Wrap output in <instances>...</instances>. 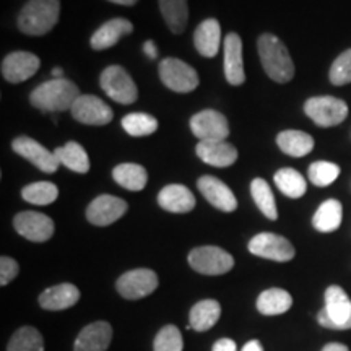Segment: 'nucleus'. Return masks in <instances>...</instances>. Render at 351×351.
I'll return each mask as SVG.
<instances>
[{"label": "nucleus", "mask_w": 351, "mask_h": 351, "mask_svg": "<svg viewBox=\"0 0 351 351\" xmlns=\"http://www.w3.org/2000/svg\"><path fill=\"white\" fill-rule=\"evenodd\" d=\"M258 57L262 67L271 80L276 83H288L295 77V64L282 39L275 34L265 33L257 41Z\"/></svg>", "instance_id": "nucleus-1"}, {"label": "nucleus", "mask_w": 351, "mask_h": 351, "mask_svg": "<svg viewBox=\"0 0 351 351\" xmlns=\"http://www.w3.org/2000/svg\"><path fill=\"white\" fill-rule=\"evenodd\" d=\"M78 96H80V90L75 83L65 78H52L33 90L29 103L39 111L60 112L72 109Z\"/></svg>", "instance_id": "nucleus-2"}, {"label": "nucleus", "mask_w": 351, "mask_h": 351, "mask_svg": "<svg viewBox=\"0 0 351 351\" xmlns=\"http://www.w3.org/2000/svg\"><path fill=\"white\" fill-rule=\"evenodd\" d=\"M60 0H28L19 15V28L29 36H43L57 25Z\"/></svg>", "instance_id": "nucleus-3"}, {"label": "nucleus", "mask_w": 351, "mask_h": 351, "mask_svg": "<svg viewBox=\"0 0 351 351\" xmlns=\"http://www.w3.org/2000/svg\"><path fill=\"white\" fill-rule=\"evenodd\" d=\"M317 320L320 326L330 330H350L351 300L343 288L332 285L326 289V307L319 311Z\"/></svg>", "instance_id": "nucleus-4"}, {"label": "nucleus", "mask_w": 351, "mask_h": 351, "mask_svg": "<svg viewBox=\"0 0 351 351\" xmlns=\"http://www.w3.org/2000/svg\"><path fill=\"white\" fill-rule=\"evenodd\" d=\"M189 265L202 275H225L234 267L231 254L217 245H202L192 249L187 257Z\"/></svg>", "instance_id": "nucleus-5"}, {"label": "nucleus", "mask_w": 351, "mask_h": 351, "mask_svg": "<svg viewBox=\"0 0 351 351\" xmlns=\"http://www.w3.org/2000/svg\"><path fill=\"white\" fill-rule=\"evenodd\" d=\"M103 91L119 104H132L138 98V90L132 77L121 65H109L99 77Z\"/></svg>", "instance_id": "nucleus-6"}, {"label": "nucleus", "mask_w": 351, "mask_h": 351, "mask_svg": "<svg viewBox=\"0 0 351 351\" xmlns=\"http://www.w3.org/2000/svg\"><path fill=\"white\" fill-rule=\"evenodd\" d=\"M304 112L320 127L339 125L348 116V104L333 96H315L306 101Z\"/></svg>", "instance_id": "nucleus-7"}, {"label": "nucleus", "mask_w": 351, "mask_h": 351, "mask_svg": "<svg viewBox=\"0 0 351 351\" xmlns=\"http://www.w3.org/2000/svg\"><path fill=\"white\" fill-rule=\"evenodd\" d=\"M160 78L169 90L176 93H191L199 86L195 69L176 57H166L160 62Z\"/></svg>", "instance_id": "nucleus-8"}, {"label": "nucleus", "mask_w": 351, "mask_h": 351, "mask_svg": "<svg viewBox=\"0 0 351 351\" xmlns=\"http://www.w3.org/2000/svg\"><path fill=\"white\" fill-rule=\"evenodd\" d=\"M158 288V275L150 269H135L125 271L116 283L117 293L125 300L135 301L152 295Z\"/></svg>", "instance_id": "nucleus-9"}, {"label": "nucleus", "mask_w": 351, "mask_h": 351, "mask_svg": "<svg viewBox=\"0 0 351 351\" xmlns=\"http://www.w3.org/2000/svg\"><path fill=\"white\" fill-rule=\"evenodd\" d=\"M249 252L275 262H289L296 254L293 244L275 232H261L254 236L249 243Z\"/></svg>", "instance_id": "nucleus-10"}, {"label": "nucleus", "mask_w": 351, "mask_h": 351, "mask_svg": "<svg viewBox=\"0 0 351 351\" xmlns=\"http://www.w3.org/2000/svg\"><path fill=\"white\" fill-rule=\"evenodd\" d=\"M191 129L200 142H223L230 135L228 119L215 109H205L192 116Z\"/></svg>", "instance_id": "nucleus-11"}, {"label": "nucleus", "mask_w": 351, "mask_h": 351, "mask_svg": "<svg viewBox=\"0 0 351 351\" xmlns=\"http://www.w3.org/2000/svg\"><path fill=\"white\" fill-rule=\"evenodd\" d=\"M73 119L86 125H106L112 121V109L93 95H80L73 103L72 109Z\"/></svg>", "instance_id": "nucleus-12"}, {"label": "nucleus", "mask_w": 351, "mask_h": 351, "mask_svg": "<svg viewBox=\"0 0 351 351\" xmlns=\"http://www.w3.org/2000/svg\"><path fill=\"white\" fill-rule=\"evenodd\" d=\"M12 148L16 155L23 156L25 160H28L29 163H33L38 169H41L43 173H56L59 168V160H57L56 153L47 150L44 145L36 142L34 138L29 137H16L12 142Z\"/></svg>", "instance_id": "nucleus-13"}, {"label": "nucleus", "mask_w": 351, "mask_h": 351, "mask_svg": "<svg viewBox=\"0 0 351 351\" xmlns=\"http://www.w3.org/2000/svg\"><path fill=\"white\" fill-rule=\"evenodd\" d=\"M16 232L33 243H46L54 234V221L47 215L38 212H21L13 219Z\"/></svg>", "instance_id": "nucleus-14"}, {"label": "nucleus", "mask_w": 351, "mask_h": 351, "mask_svg": "<svg viewBox=\"0 0 351 351\" xmlns=\"http://www.w3.org/2000/svg\"><path fill=\"white\" fill-rule=\"evenodd\" d=\"M127 212V202L114 195H99L88 205L86 219L95 226H109Z\"/></svg>", "instance_id": "nucleus-15"}, {"label": "nucleus", "mask_w": 351, "mask_h": 351, "mask_svg": "<svg viewBox=\"0 0 351 351\" xmlns=\"http://www.w3.org/2000/svg\"><path fill=\"white\" fill-rule=\"evenodd\" d=\"M41 60L33 52L15 51L2 60V77L10 83H21L38 72Z\"/></svg>", "instance_id": "nucleus-16"}, {"label": "nucleus", "mask_w": 351, "mask_h": 351, "mask_svg": "<svg viewBox=\"0 0 351 351\" xmlns=\"http://www.w3.org/2000/svg\"><path fill=\"white\" fill-rule=\"evenodd\" d=\"M197 187L202 192V195L208 200L210 205L215 208L221 210V212H234L238 208V200L232 191L226 186L225 182L219 181L218 178L213 176H202L197 181Z\"/></svg>", "instance_id": "nucleus-17"}, {"label": "nucleus", "mask_w": 351, "mask_h": 351, "mask_svg": "<svg viewBox=\"0 0 351 351\" xmlns=\"http://www.w3.org/2000/svg\"><path fill=\"white\" fill-rule=\"evenodd\" d=\"M225 51V77L232 86H239L245 82L244 60H243V41L238 33L226 34L223 41Z\"/></svg>", "instance_id": "nucleus-18"}, {"label": "nucleus", "mask_w": 351, "mask_h": 351, "mask_svg": "<svg viewBox=\"0 0 351 351\" xmlns=\"http://www.w3.org/2000/svg\"><path fill=\"white\" fill-rule=\"evenodd\" d=\"M112 340L111 324L98 320L78 333L73 351H106Z\"/></svg>", "instance_id": "nucleus-19"}, {"label": "nucleus", "mask_w": 351, "mask_h": 351, "mask_svg": "<svg viewBox=\"0 0 351 351\" xmlns=\"http://www.w3.org/2000/svg\"><path fill=\"white\" fill-rule=\"evenodd\" d=\"M134 32V25L127 19H112L99 26L90 39V46L95 51H104L116 46L122 38Z\"/></svg>", "instance_id": "nucleus-20"}, {"label": "nucleus", "mask_w": 351, "mask_h": 351, "mask_svg": "<svg viewBox=\"0 0 351 351\" xmlns=\"http://www.w3.org/2000/svg\"><path fill=\"white\" fill-rule=\"evenodd\" d=\"M197 156L204 163L215 168H226L236 163L238 160V150L231 143L223 142H199L195 147Z\"/></svg>", "instance_id": "nucleus-21"}, {"label": "nucleus", "mask_w": 351, "mask_h": 351, "mask_svg": "<svg viewBox=\"0 0 351 351\" xmlns=\"http://www.w3.org/2000/svg\"><path fill=\"white\" fill-rule=\"evenodd\" d=\"M158 205L171 213H189L195 207V197L186 186L169 184L158 194Z\"/></svg>", "instance_id": "nucleus-22"}, {"label": "nucleus", "mask_w": 351, "mask_h": 351, "mask_svg": "<svg viewBox=\"0 0 351 351\" xmlns=\"http://www.w3.org/2000/svg\"><path fill=\"white\" fill-rule=\"evenodd\" d=\"M78 300H80V291L75 285L60 283L41 293L39 306L46 311H64L75 306Z\"/></svg>", "instance_id": "nucleus-23"}, {"label": "nucleus", "mask_w": 351, "mask_h": 351, "mask_svg": "<svg viewBox=\"0 0 351 351\" xmlns=\"http://www.w3.org/2000/svg\"><path fill=\"white\" fill-rule=\"evenodd\" d=\"M194 44L200 56L208 57V59L217 56L219 44H221V26H219L218 20L208 19L202 21L195 28Z\"/></svg>", "instance_id": "nucleus-24"}, {"label": "nucleus", "mask_w": 351, "mask_h": 351, "mask_svg": "<svg viewBox=\"0 0 351 351\" xmlns=\"http://www.w3.org/2000/svg\"><path fill=\"white\" fill-rule=\"evenodd\" d=\"M221 315V306L215 300L199 301L191 309V324L189 327L195 332H207L219 320Z\"/></svg>", "instance_id": "nucleus-25"}, {"label": "nucleus", "mask_w": 351, "mask_h": 351, "mask_svg": "<svg viewBox=\"0 0 351 351\" xmlns=\"http://www.w3.org/2000/svg\"><path fill=\"white\" fill-rule=\"evenodd\" d=\"M276 145L287 155L301 158L313 152L314 138L301 130H283L276 137Z\"/></svg>", "instance_id": "nucleus-26"}, {"label": "nucleus", "mask_w": 351, "mask_h": 351, "mask_svg": "<svg viewBox=\"0 0 351 351\" xmlns=\"http://www.w3.org/2000/svg\"><path fill=\"white\" fill-rule=\"evenodd\" d=\"M293 298L282 288H270L257 298V311L263 315H280L288 313Z\"/></svg>", "instance_id": "nucleus-27"}, {"label": "nucleus", "mask_w": 351, "mask_h": 351, "mask_svg": "<svg viewBox=\"0 0 351 351\" xmlns=\"http://www.w3.org/2000/svg\"><path fill=\"white\" fill-rule=\"evenodd\" d=\"M112 178L127 191H143L148 181V173L143 166L135 163H122L112 169Z\"/></svg>", "instance_id": "nucleus-28"}, {"label": "nucleus", "mask_w": 351, "mask_h": 351, "mask_svg": "<svg viewBox=\"0 0 351 351\" xmlns=\"http://www.w3.org/2000/svg\"><path fill=\"white\" fill-rule=\"evenodd\" d=\"M343 218V208L339 200L330 199L326 200L317 208L313 217V226L320 232H332L339 230Z\"/></svg>", "instance_id": "nucleus-29"}, {"label": "nucleus", "mask_w": 351, "mask_h": 351, "mask_svg": "<svg viewBox=\"0 0 351 351\" xmlns=\"http://www.w3.org/2000/svg\"><path fill=\"white\" fill-rule=\"evenodd\" d=\"M57 160L60 165H64L65 168L78 174H85L90 169V160H88V153L80 143L77 142H69L64 147L56 148L54 150Z\"/></svg>", "instance_id": "nucleus-30"}, {"label": "nucleus", "mask_w": 351, "mask_h": 351, "mask_svg": "<svg viewBox=\"0 0 351 351\" xmlns=\"http://www.w3.org/2000/svg\"><path fill=\"white\" fill-rule=\"evenodd\" d=\"M160 12L174 34H181L187 26V0H160Z\"/></svg>", "instance_id": "nucleus-31"}, {"label": "nucleus", "mask_w": 351, "mask_h": 351, "mask_svg": "<svg viewBox=\"0 0 351 351\" xmlns=\"http://www.w3.org/2000/svg\"><path fill=\"white\" fill-rule=\"evenodd\" d=\"M274 179H275L276 187H278L285 195L289 197V199H300V197L306 194L307 191L306 179L302 178V174L298 173L296 169L283 168L276 171Z\"/></svg>", "instance_id": "nucleus-32"}, {"label": "nucleus", "mask_w": 351, "mask_h": 351, "mask_svg": "<svg viewBox=\"0 0 351 351\" xmlns=\"http://www.w3.org/2000/svg\"><path fill=\"white\" fill-rule=\"evenodd\" d=\"M251 194L258 210H261L267 218L269 219L278 218V210H276L274 192H271V189L269 184H267V181H263L261 178L254 179L251 182Z\"/></svg>", "instance_id": "nucleus-33"}, {"label": "nucleus", "mask_w": 351, "mask_h": 351, "mask_svg": "<svg viewBox=\"0 0 351 351\" xmlns=\"http://www.w3.org/2000/svg\"><path fill=\"white\" fill-rule=\"evenodd\" d=\"M7 351H44L43 335L34 327H21L12 335Z\"/></svg>", "instance_id": "nucleus-34"}, {"label": "nucleus", "mask_w": 351, "mask_h": 351, "mask_svg": "<svg viewBox=\"0 0 351 351\" xmlns=\"http://www.w3.org/2000/svg\"><path fill=\"white\" fill-rule=\"evenodd\" d=\"M21 197L33 205H51L59 197V189L56 184L47 181L33 182L21 191Z\"/></svg>", "instance_id": "nucleus-35"}, {"label": "nucleus", "mask_w": 351, "mask_h": 351, "mask_svg": "<svg viewBox=\"0 0 351 351\" xmlns=\"http://www.w3.org/2000/svg\"><path fill=\"white\" fill-rule=\"evenodd\" d=\"M122 127L130 137H147L158 129V121L150 114L132 112L122 119Z\"/></svg>", "instance_id": "nucleus-36"}, {"label": "nucleus", "mask_w": 351, "mask_h": 351, "mask_svg": "<svg viewBox=\"0 0 351 351\" xmlns=\"http://www.w3.org/2000/svg\"><path fill=\"white\" fill-rule=\"evenodd\" d=\"M340 176V168L335 163L328 161H315L309 166V179L314 186L327 187L337 181Z\"/></svg>", "instance_id": "nucleus-37"}, {"label": "nucleus", "mask_w": 351, "mask_h": 351, "mask_svg": "<svg viewBox=\"0 0 351 351\" xmlns=\"http://www.w3.org/2000/svg\"><path fill=\"white\" fill-rule=\"evenodd\" d=\"M184 341L181 330L176 326H166L156 333L153 351H182Z\"/></svg>", "instance_id": "nucleus-38"}, {"label": "nucleus", "mask_w": 351, "mask_h": 351, "mask_svg": "<svg viewBox=\"0 0 351 351\" xmlns=\"http://www.w3.org/2000/svg\"><path fill=\"white\" fill-rule=\"evenodd\" d=\"M330 82L341 86L351 83V49L341 52L330 69Z\"/></svg>", "instance_id": "nucleus-39"}, {"label": "nucleus", "mask_w": 351, "mask_h": 351, "mask_svg": "<svg viewBox=\"0 0 351 351\" xmlns=\"http://www.w3.org/2000/svg\"><path fill=\"white\" fill-rule=\"evenodd\" d=\"M20 271V265L16 263L15 258L3 256L0 258V285L7 287L13 278H16Z\"/></svg>", "instance_id": "nucleus-40"}, {"label": "nucleus", "mask_w": 351, "mask_h": 351, "mask_svg": "<svg viewBox=\"0 0 351 351\" xmlns=\"http://www.w3.org/2000/svg\"><path fill=\"white\" fill-rule=\"evenodd\" d=\"M213 351H238L236 341L231 339H221L213 345Z\"/></svg>", "instance_id": "nucleus-41"}, {"label": "nucleus", "mask_w": 351, "mask_h": 351, "mask_svg": "<svg viewBox=\"0 0 351 351\" xmlns=\"http://www.w3.org/2000/svg\"><path fill=\"white\" fill-rule=\"evenodd\" d=\"M143 52H145V54H147L148 57H150V59H156V57H158V49H156L155 43H153V41H145V44H143Z\"/></svg>", "instance_id": "nucleus-42"}, {"label": "nucleus", "mask_w": 351, "mask_h": 351, "mask_svg": "<svg viewBox=\"0 0 351 351\" xmlns=\"http://www.w3.org/2000/svg\"><path fill=\"white\" fill-rule=\"evenodd\" d=\"M241 351H263V348H262L261 341L251 340V341H247V343L243 346V350H241Z\"/></svg>", "instance_id": "nucleus-43"}, {"label": "nucleus", "mask_w": 351, "mask_h": 351, "mask_svg": "<svg viewBox=\"0 0 351 351\" xmlns=\"http://www.w3.org/2000/svg\"><path fill=\"white\" fill-rule=\"evenodd\" d=\"M322 351H350L348 346L341 343H328L322 348Z\"/></svg>", "instance_id": "nucleus-44"}, {"label": "nucleus", "mask_w": 351, "mask_h": 351, "mask_svg": "<svg viewBox=\"0 0 351 351\" xmlns=\"http://www.w3.org/2000/svg\"><path fill=\"white\" fill-rule=\"evenodd\" d=\"M109 2L117 3V5H125V7H132L138 2V0H109Z\"/></svg>", "instance_id": "nucleus-45"}, {"label": "nucleus", "mask_w": 351, "mask_h": 351, "mask_svg": "<svg viewBox=\"0 0 351 351\" xmlns=\"http://www.w3.org/2000/svg\"><path fill=\"white\" fill-rule=\"evenodd\" d=\"M62 75H64V70L62 69H60V67L52 69V77H54V78H62Z\"/></svg>", "instance_id": "nucleus-46"}]
</instances>
